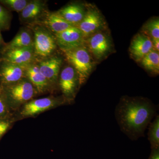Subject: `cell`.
I'll use <instances>...</instances> for the list:
<instances>
[{
	"label": "cell",
	"instance_id": "cell-1",
	"mask_svg": "<svg viewBox=\"0 0 159 159\" xmlns=\"http://www.w3.org/2000/svg\"><path fill=\"white\" fill-rule=\"evenodd\" d=\"M157 111L155 106L148 99L124 97L115 108V117L122 132L135 141L144 136Z\"/></svg>",
	"mask_w": 159,
	"mask_h": 159
},
{
	"label": "cell",
	"instance_id": "cell-2",
	"mask_svg": "<svg viewBox=\"0 0 159 159\" xmlns=\"http://www.w3.org/2000/svg\"><path fill=\"white\" fill-rule=\"evenodd\" d=\"M0 93L12 113L39 95L33 84L25 77L12 84L0 85Z\"/></svg>",
	"mask_w": 159,
	"mask_h": 159
},
{
	"label": "cell",
	"instance_id": "cell-3",
	"mask_svg": "<svg viewBox=\"0 0 159 159\" xmlns=\"http://www.w3.org/2000/svg\"><path fill=\"white\" fill-rule=\"evenodd\" d=\"M70 102L62 95L33 99L26 102L12 114L15 122L35 117L39 114L63 105H69Z\"/></svg>",
	"mask_w": 159,
	"mask_h": 159
},
{
	"label": "cell",
	"instance_id": "cell-4",
	"mask_svg": "<svg viewBox=\"0 0 159 159\" xmlns=\"http://www.w3.org/2000/svg\"><path fill=\"white\" fill-rule=\"evenodd\" d=\"M65 60L77 72L80 88L85 83L95 66L94 59L85 45L62 52Z\"/></svg>",
	"mask_w": 159,
	"mask_h": 159
},
{
	"label": "cell",
	"instance_id": "cell-5",
	"mask_svg": "<svg viewBox=\"0 0 159 159\" xmlns=\"http://www.w3.org/2000/svg\"><path fill=\"white\" fill-rule=\"evenodd\" d=\"M29 27L34 35V56L36 61L46 59L57 53V47L54 34L41 24H35Z\"/></svg>",
	"mask_w": 159,
	"mask_h": 159
},
{
	"label": "cell",
	"instance_id": "cell-6",
	"mask_svg": "<svg viewBox=\"0 0 159 159\" xmlns=\"http://www.w3.org/2000/svg\"><path fill=\"white\" fill-rule=\"evenodd\" d=\"M58 88L61 91L63 97L72 104L80 88L77 72L68 64L61 68L60 72Z\"/></svg>",
	"mask_w": 159,
	"mask_h": 159
},
{
	"label": "cell",
	"instance_id": "cell-7",
	"mask_svg": "<svg viewBox=\"0 0 159 159\" xmlns=\"http://www.w3.org/2000/svg\"><path fill=\"white\" fill-rule=\"evenodd\" d=\"M101 30L85 39V46L94 59L101 61L110 54L112 50V43L110 35Z\"/></svg>",
	"mask_w": 159,
	"mask_h": 159
},
{
	"label": "cell",
	"instance_id": "cell-8",
	"mask_svg": "<svg viewBox=\"0 0 159 159\" xmlns=\"http://www.w3.org/2000/svg\"><path fill=\"white\" fill-rule=\"evenodd\" d=\"M105 27V21L98 9L87 6L85 16L76 27L81 31L85 39L98 31L104 30Z\"/></svg>",
	"mask_w": 159,
	"mask_h": 159
},
{
	"label": "cell",
	"instance_id": "cell-9",
	"mask_svg": "<svg viewBox=\"0 0 159 159\" xmlns=\"http://www.w3.org/2000/svg\"><path fill=\"white\" fill-rule=\"evenodd\" d=\"M64 60L63 56L62 57L57 53L37 62L41 73L48 80L56 91L58 90V77Z\"/></svg>",
	"mask_w": 159,
	"mask_h": 159
},
{
	"label": "cell",
	"instance_id": "cell-10",
	"mask_svg": "<svg viewBox=\"0 0 159 159\" xmlns=\"http://www.w3.org/2000/svg\"><path fill=\"white\" fill-rule=\"evenodd\" d=\"M49 11L47 1L30 0L26 7L19 13L20 21L25 26L37 24Z\"/></svg>",
	"mask_w": 159,
	"mask_h": 159
},
{
	"label": "cell",
	"instance_id": "cell-11",
	"mask_svg": "<svg viewBox=\"0 0 159 159\" xmlns=\"http://www.w3.org/2000/svg\"><path fill=\"white\" fill-rule=\"evenodd\" d=\"M54 35L58 49L61 52L77 48L85 44L83 34L76 27H71Z\"/></svg>",
	"mask_w": 159,
	"mask_h": 159
},
{
	"label": "cell",
	"instance_id": "cell-12",
	"mask_svg": "<svg viewBox=\"0 0 159 159\" xmlns=\"http://www.w3.org/2000/svg\"><path fill=\"white\" fill-rule=\"evenodd\" d=\"M25 77L33 84L39 95L48 93H53L56 91L48 80L41 73L37 62L25 67Z\"/></svg>",
	"mask_w": 159,
	"mask_h": 159
},
{
	"label": "cell",
	"instance_id": "cell-13",
	"mask_svg": "<svg viewBox=\"0 0 159 159\" xmlns=\"http://www.w3.org/2000/svg\"><path fill=\"white\" fill-rule=\"evenodd\" d=\"M25 77V67L0 60V85H8Z\"/></svg>",
	"mask_w": 159,
	"mask_h": 159
},
{
	"label": "cell",
	"instance_id": "cell-14",
	"mask_svg": "<svg viewBox=\"0 0 159 159\" xmlns=\"http://www.w3.org/2000/svg\"><path fill=\"white\" fill-rule=\"evenodd\" d=\"M1 59L25 67L37 62L34 56L33 46L14 49L1 53Z\"/></svg>",
	"mask_w": 159,
	"mask_h": 159
},
{
	"label": "cell",
	"instance_id": "cell-15",
	"mask_svg": "<svg viewBox=\"0 0 159 159\" xmlns=\"http://www.w3.org/2000/svg\"><path fill=\"white\" fill-rule=\"evenodd\" d=\"M153 50L152 42L150 38L141 33L135 35L129 47V53L132 59L140 62L146 54Z\"/></svg>",
	"mask_w": 159,
	"mask_h": 159
},
{
	"label": "cell",
	"instance_id": "cell-16",
	"mask_svg": "<svg viewBox=\"0 0 159 159\" xmlns=\"http://www.w3.org/2000/svg\"><path fill=\"white\" fill-rule=\"evenodd\" d=\"M87 10V6L74 2L64 6L57 12L68 22L76 27L83 19Z\"/></svg>",
	"mask_w": 159,
	"mask_h": 159
},
{
	"label": "cell",
	"instance_id": "cell-17",
	"mask_svg": "<svg viewBox=\"0 0 159 159\" xmlns=\"http://www.w3.org/2000/svg\"><path fill=\"white\" fill-rule=\"evenodd\" d=\"M34 35L29 27H22L11 41L6 43L1 48V53L5 51L33 46Z\"/></svg>",
	"mask_w": 159,
	"mask_h": 159
},
{
	"label": "cell",
	"instance_id": "cell-18",
	"mask_svg": "<svg viewBox=\"0 0 159 159\" xmlns=\"http://www.w3.org/2000/svg\"><path fill=\"white\" fill-rule=\"evenodd\" d=\"M54 34L74 27L66 21L57 11H48L40 22Z\"/></svg>",
	"mask_w": 159,
	"mask_h": 159
},
{
	"label": "cell",
	"instance_id": "cell-19",
	"mask_svg": "<svg viewBox=\"0 0 159 159\" xmlns=\"http://www.w3.org/2000/svg\"><path fill=\"white\" fill-rule=\"evenodd\" d=\"M140 62L144 68L151 74L154 75L159 74V52L153 49L148 54H146Z\"/></svg>",
	"mask_w": 159,
	"mask_h": 159
},
{
	"label": "cell",
	"instance_id": "cell-20",
	"mask_svg": "<svg viewBox=\"0 0 159 159\" xmlns=\"http://www.w3.org/2000/svg\"><path fill=\"white\" fill-rule=\"evenodd\" d=\"M148 139L151 149L159 148V115H157L154 120L149 125Z\"/></svg>",
	"mask_w": 159,
	"mask_h": 159
},
{
	"label": "cell",
	"instance_id": "cell-21",
	"mask_svg": "<svg viewBox=\"0 0 159 159\" xmlns=\"http://www.w3.org/2000/svg\"><path fill=\"white\" fill-rule=\"evenodd\" d=\"M141 32L151 39H159V18H153L148 20L142 27Z\"/></svg>",
	"mask_w": 159,
	"mask_h": 159
},
{
	"label": "cell",
	"instance_id": "cell-22",
	"mask_svg": "<svg viewBox=\"0 0 159 159\" xmlns=\"http://www.w3.org/2000/svg\"><path fill=\"white\" fill-rule=\"evenodd\" d=\"M30 0H0V3L9 11L19 13L29 3Z\"/></svg>",
	"mask_w": 159,
	"mask_h": 159
},
{
	"label": "cell",
	"instance_id": "cell-23",
	"mask_svg": "<svg viewBox=\"0 0 159 159\" xmlns=\"http://www.w3.org/2000/svg\"><path fill=\"white\" fill-rule=\"evenodd\" d=\"M12 14L6 7L0 3V30L8 31L11 26Z\"/></svg>",
	"mask_w": 159,
	"mask_h": 159
},
{
	"label": "cell",
	"instance_id": "cell-24",
	"mask_svg": "<svg viewBox=\"0 0 159 159\" xmlns=\"http://www.w3.org/2000/svg\"><path fill=\"white\" fill-rule=\"evenodd\" d=\"M12 114L0 119V140L15 123Z\"/></svg>",
	"mask_w": 159,
	"mask_h": 159
},
{
	"label": "cell",
	"instance_id": "cell-25",
	"mask_svg": "<svg viewBox=\"0 0 159 159\" xmlns=\"http://www.w3.org/2000/svg\"><path fill=\"white\" fill-rule=\"evenodd\" d=\"M12 114L5 99L0 93V119L8 116Z\"/></svg>",
	"mask_w": 159,
	"mask_h": 159
},
{
	"label": "cell",
	"instance_id": "cell-26",
	"mask_svg": "<svg viewBox=\"0 0 159 159\" xmlns=\"http://www.w3.org/2000/svg\"><path fill=\"white\" fill-rule=\"evenodd\" d=\"M148 159H159V148H152Z\"/></svg>",
	"mask_w": 159,
	"mask_h": 159
},
{
	"label": "cell",
	"instance_id": "cell-27",
	"mask_svg": "<svg viewBox=\"0 0 159 159\" xmlns=\"http://www.w3.org/2000/svg\"><path fill=\"white\" fill-rule=\"evenodd\" d=\"M153 49L157 52L159 51V39H151Z\"/></svg>",
	"mask_w": 159,
	"mask_h": 159
},
{
	"label": "cell",
	"instance_id": "cell-28",
	"mask_svg": "<svg viewBox=\"0 0 159 159\" xmlns=\"http://www.w3.org/2000/svg\"><path fill=\"white\" fill-rule=\"evenodd\" d=\"M1 30H0V48H2L6 44V43L4 42L2 36L1 34Z\"/></svg>",
	"mask_w": 159,
	"mask_h": 159
},
{
	"label": "cell",
	"instance_id": "cell-29",
	"mask_svg": "<svg viewBox=\"0 0 159 159\" xmlns=\"http://www.w3.org/2000/svg\"><path fill=\"white\" fill-rule=\"evenodd\" d=\"M1 48H0V60L1 59V55H2V54H1Z\"/></svg>",
	"mask_w": 159,
	"mask_h": 159
}]
</instances>
